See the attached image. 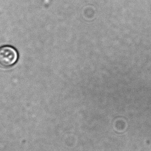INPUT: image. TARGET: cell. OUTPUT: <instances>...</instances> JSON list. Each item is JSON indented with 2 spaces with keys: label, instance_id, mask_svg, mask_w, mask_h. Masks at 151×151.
Returning a JSON list of instances; mask_svg holds the SVG:
<instances>
[{
  "label": "cell",
  "instance_id": "obj_1",
  "mask_svg": "<svg viewBox=\"0 0 151 151\" xmlns=\"http://www.w3.org/2000/svg\"><path fill=\"white\" fill-rule=\"evenodd\" d=\"M18 53L16 49L11 46H0V67L9 68L16 63Z\"/></svg>",
  "mask_w": 151,
  "mask_h": 151
}]
</instances>
